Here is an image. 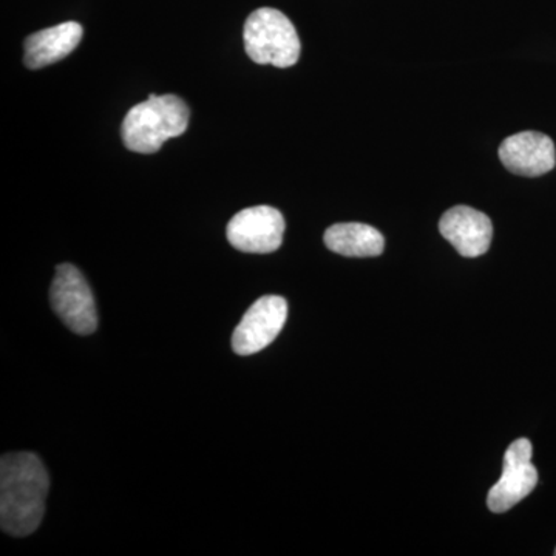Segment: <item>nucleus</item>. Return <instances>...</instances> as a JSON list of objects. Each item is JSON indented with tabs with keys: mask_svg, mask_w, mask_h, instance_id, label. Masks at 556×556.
Returning a JSON list of instances; mask_svg holds the SVG:
<instances>
[{
	"mask_svg": "<svg viewBox=\"0 0 556 556\" xmlns=\"http://www.w3.org/2000/svg\"><path fill=\"white\" fill-rule=\"evenodd\" d=\"M49 471L35 453L17 452L0 460V526L11 536H28L46 514Z\"/></svg>",
	"mask_w": 556,
	"mask_h": 556,
	"instance_id": "1",
	"label": "nucleus"
},
{
	"mask_svg": "<svg viewBox=\"0 0 556 556\" xmlns=\"http://www.w3.org/2000/svg\"><path fill=\"white\" fill-rule=\"evenodd\" d=\"M190 110L177 94L152 93L127 112L121 127L124 146L131 152L155 153L167 139L189 127Z\"/></svg>",
	"mask_w": 556,
	"mask_h": 556,
	"instance_id": "2",
	"label": "nucleus"
},
{
	"mask_svg": "<svg viewBox=\"0 0 556 556\" xmlns=\"http://www.w3.org/2000/svg\"><path fill=\"white\" fill-rule=\"evenodd\" d=\"M244 49L260 65L288 68L298 64L302 43L292 22L276 9H258L244 24Z\"/></svg>",
	"mask_w": 556,
	"mask_h": 556,
	"instance_id": "3",
	"label": "nucleus"
},
{
	"mask_svg": "<svg viewBox=\"0 0 556 556\" xmlns=\"http://www.w3.org/2000/svg\"><path fill=\"white\" fill-rule=\"evenodd\" d=\"M50 302L56 316L76 334L89 336L97 331L98 314L93 294L76 266L70 263L58 266L50 288Z\"/></svg>",
	"mask_w": 556,
	"mask_h": 556,
	"instance_id": "4",
	"label": "nucleus"
},
{
	"mask_svg": "<svg viewBox=\"0 0 556 556\" xmlns=\"http://www.w3.org/2000/svg\"><path fill=\"white\" fill-rule=\"evenodd\" d=\"M532 444L526 438L507 448L503 475L486 496V506L493 514L510 510L535 490L538 470L532 464Z\"/></svg>",
	"mask_w": 556,
	"mask_h": 556,
	"instance_id": "5",
	"label": "nucleus"
},
{
	"mask_svg": "<svg viewBox=\"0 0 556 556\" xmlns=\"http://www.w3.org/2000/svg\"><path fill=\"white\" fill-rule=\"evenodd\" d=\"M285 226L283 215L276 207H248L230 219L226 236L241 252L270 254L283 243Z\"/></svg>",
	"mask_w": 556,
	"mask_h": 556,
	"instance_id": "6",
	"label": "nucleus"
},
{
	"mask_svg": "<svg viewBox=\"0 0 556 556\" xmlns=\"http://www.w3.org/2000/svg\"><path fill=\"white\" fill-rule=\"evenodd\" d=\"M287 318V300L280 295H265L258 299L233 331V353L239 356H251L265 350L280 334Z\"/></svg>",
	"mask_w": 556,
	"mask_h": 556,
	"instance_id": "7",
	"label": "nucleus"
},
{
	"mask_svg": "<svg viewBox=\"0 0 556 556\" xmlns=\"http://www.w3.org/2000/svg\"><path fill=\"white\" fill-rule=\"evenodd\" d=\"M500 160L511 174L541 177L555 167V144L541 131H521L504 139L500 148Z\"/></svg>",
	"mask_w": 556,
	"mask_h": 556,
	"instance_id": "8",
	"label": "nucleus"
},
{
	"mask_svg": "<svg viewBox=\"0 0 556 556\" xmlns=\"http://www.w3.org/2000/svg\"><path fill=\"white\" fill-rule=\"evenodd\" d=\"M439 230L463 257H481L492 244V222L484 212L473 207L448 208L439 222Z\"/></svg>",
	"mask_w": 556,
	"mask_h": 556,
	"instance_id": "9",
	"label": "nucleus"
},
{
	"mask_svg": "<svg viewBox=\"0 0 556 556\" xmlns=\"http://www.w3.org/2000/svg\"><path fill=\"white\" fill-rule=\"evenodd\" d=\"M83 35L78 22H64L28 36L24 43L25 67L39 70L64 60L79 46Z\"/></svg>",
	"mask_w": 556,
	"mask_h": 556,
	"instance_id": "10",
	"label": "nucleus"
},
{
	"mask_svg": "<svg viewBox=\"0 0 556 556\" xmlns=\"http://www.w3.org/2000/svg\"><path fill=\"white\" fill-rule=\"evenodd\" d=\"M329 251L343 257H378L386 249V239L378 229L362 223H339L325 232Z\"/></svg>",
	"mask_w": 556,
	"mask_h": 556,
	"instance_id": "11",
	"label": "nucleus"
},
{
	"mask_svg": "<svg viewBox=\"0 0 556 556\" xmlns=\"http://www.w3.org/2000/svg\"><path fill=\"white\" fill-rule=\"evenodd\" d=\"M555 555H556V551H555Z\"/></svg>",
	"mask_w": 556,
	"mask_h": 556,
	"instance_id": "12",
	"label": "nucleus"
}]
</instances>
